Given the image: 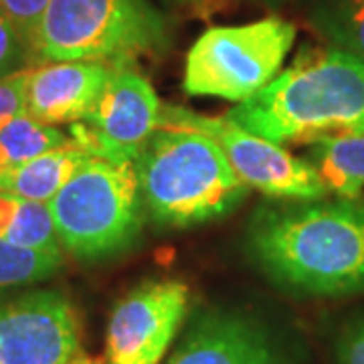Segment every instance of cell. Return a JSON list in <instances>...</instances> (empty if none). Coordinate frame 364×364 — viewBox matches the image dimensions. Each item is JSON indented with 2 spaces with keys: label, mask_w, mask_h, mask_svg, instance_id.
Here are the masks:
<instances>
[{
  "label": "cell",
  "mask_w": 364,
  "mask_h": 364,
  "mask_svg": "<svg viewBox=\"0 0 364 364\" xmlns=\"http://www.w3.org/2000/svg\"><path fill=\"white\" fill-rule=\"evenodd\" d=\"M69 142V132L43 124L28 114H21L0 130V170L25 164Z\"/></svg>",
  "instance_id": "e0dca14e"
},
{
  "label": "cell",
  "mask_w": 364,
  "mask_h": 364,
  "mask_svg": "<svg viewBox=\"0 0 364 364\" xmlns=\"http://www.w3.org/2000/svg\"><path fill=\"white\" fill-rule=\"evenodd\" d=\"M253 2L263 4V6H267V9H282V6L291 4V2H298V0H253Z\"/></svg>",
  "instance_id": "d4e9b609"
},
{
  "label": "cell",
  "mask_w": 364,
  "mask_h": 364,
  "mask_svg": "<svg viewBox=\"0 0 364 364\" xmlns=\"http://www.w3.org/2000/svg\"><path fill=\"white\" fill-rule=\"evenodd\" d=\"M158 126H182L210 136L223 148L235 174L267 198L310 200L328 196L306 158L294 156L284 146L243 130L225 116H205L182 105L162 104Z\"/></svg>",
  "instance_id": "ba28073f"
},
{
  "label": "cell",
  "mask_w": 364,
  "mask_h": 364,
  "mask_svg": "<svg viewBox=\"0 0 364 364\" xmlns=\"http://www.w3.org/2000/svg\"><path fill=\"white\" fill-rule=\"evenodd\" d=\"M162 364H308V350L272 312L243 301H210L191 310Z\"/></svg>",
  "instance_id": "52a82bcc"
},
{
  "label": "cell",
  "mask_w": 364,
  "mask_h": 364,
  "mask_svg": "<svg viewBox=\"0 0 364 364\" xmlns=\"http://www.w3.org/2000/svg\"><path fill=\"white\" fill-rule=\"evenodd\" d=\"M67 364H105V360L104 356L100 358V356H90L85 352H79L77 356H73Z\"/></svg>",
  "instance_id": "cb8c5ba5"
},
{
  "label": "cell",
  "mask_w": 364,
  "mask_h": 364,
  "mask_svg": "<svg viewBox=\"0 0 364 364\" xmlns=\"http://www.w3.org/2000/svg\"><path fill=\"white\" fill-rule=\"evenodd\" d=\"M0 241L47 253H63L49 207L4 191H0Z\"/></svg>",
  "instance_id": "9a60e30c"
},
{
  "label": "cell",
  "mask_w": 364,
  "mask_h": 364,
  "mask_svg": "<svg viewBox=\"0 0 364 364\" xmlns=\"http://www.w3.org/2000/svg\"><path fill=\"white\" fill-rule=\"evenodd\" d=\"M63 253L81 263L116 259L138 245L144 225L134 162L87 158L47 203Z\"/></svg>",
  "instance_id": "277c9868"
},
{
  "label": "cell",
  "mask_w": 364,
  "mask_h": 364,
  "mask_svg": "<svg viewBox=\"0 0 364 364\" xmlns=\"http://www.w3.org/2000/svg\"><path fill=\"white\" fill-rule=\"evenodd\" d=\"M134 168L146 217L160 229H193L225 219L251 193L219 144L182 126H158L134 158Z\"/></svg>",
  "instance_id": "3957f363"
},
{
  "label": "cell",
  "mask_w": 364,
  "mask_h": 364,
  "mask_svg": "<svg viewBox=\"0 0 364 364\" xmlns=\"http://www.w3.org/2000/svg\"><path fill=\"white\" fill-rule=\"evenodd\" d=\"M296 35V25L277 14L247 25L210 26L186 53L182 90L241 104L279 75Z\"/></svg>",
  "instance_id": "8992f818"
},
{
  "label": "cell",
  "mask_w": 364,
  "mask_h": 364,
  "mask_svg": "<svg viewBox=\"0 0 364 364\" xmlns=\"http://www.w3.org/2000/svg\"><path fill=\"white\" fill-rule=\"evenodd\" d=\"M249 263L296 298L364 294V195L267 198L243 231Z\"/></svg>",
  "instance_id": "6da1fadb"
},
{
  "label": "cell",
  "mask_w": 364,
  "mask_h": 364,
  "mask_svg": "<svg viewBox=\"0 0 364 364\" xmlns=\"http://www.w3.org/2000/svg\"><path fill=\"white\" fill-rule=\"evenodd\" d=\"M87 158H91L90 152L71 138L65 146L49 150L25 164L0 170V191L47 205Z\"/></svg>",
  "instance_id": "4fadbf2b"
},
{
  "label": "cell",
  "mask_w": 364,
  "mask_h": 364,
  "mask_svg": "<svg viewBox=\"0 0 364 364\" xmlns=\"http://www.w3.org/2000/svg\"><path fill=\"white\" fill-rule=\"evenodd\" d=\"M324 184L326 193L334 196L364 195V134L338 132L312 140L306 158Z\"/></svg>",
  "instance_id": "5bb4252c"
},
{
  "label": "cell",
  "mask_w": 364,
  "mask_h": 364,
  "mask_svg": "<svg viewBox=\"0 0 364 364\" xmlns=\"http://www.w3.org/2000/svg\"><path fill=\"white\" fill-rule=\"evenodd\" d=\"M191 314V287L174 277L144 279L117 299L105 326V364H162Z\"/></svg>",
  "instance_id": "9c48e42d"
},
{
  "label": "cell",
  "mask_w": 364,
  "mask_h": 364,
  "mask_svg": "<svg viewBox=\"0 0 364 364\" xmlns=\"http://www.w3.org/2000/svg\"><path fill=\"white\" fill-rule=\"evenodd\" d=\"M47 4H49V0H0V9L18 28L23 39L28 43L31 51H33V43H35L37 28H39L41 16L45 13Z\"/></svg>",
  "instance_id": "44dd1931"
},
{
  "label": "cell",
  "mask_w": 364,
  "mask_h": 364,
  "mask_svg": "<svg viewBox=\"0 0 364 364\" xmlns=\"http://www.w3.org/2000/svg\"><path fill=\"white\" fill-rule=\"evenodd\" d=\"M65 253H47L0 241V298L13 296L55 277Z\"/></svg>",
  "instance_id": "ac0fdd59"
},
{
  "label": "cell",
  "mask_w": 364,
  "mask_h": 364,
  "mask_svg": "<svg viewBox=\"0 0 364 364\" xmlns=\"http://www.w3.org/2000/svg\"><path fill=\"white\" fill-rule=\"evenodd\" d=\"M28 71L14 73L11 77L0 79V130L11 124L14 117L26 114V79Z\"/></svg>",
  "instance_id": "7402d4cb"
},
{
  "label": "cell",
  "mask_w": 364,
  "mask_h": 364,
  "mask_svg": "<svg viewBox=\"0 0 364 364\" xmlns=\"http://www.w3.org/2000/svg\"><path fill=\"white\" fill-rule=\"evenodd\" d=\"M116 67L105 61H59L31 67L26 114L49 126L83 122Z\"/></svg>",
  "instance_id": "7c38bea8"
},
{
  "label": "cell",
  "mask_w": 364,
  "mask_h": 364,
  "mask_svg": "<svg viewBox=\"0 0 364 364\" xmlns=\"http://www.w3.org/2000/svg\"><path fill=\"white\" fill-rule=\"evenodd\" d=\"M168 9L184 11L196 16H207V14L219 11L227 0H162Z\"/></svg>",
  "instance_id": "603a6c76"
},
{
  "label": "cell",
  "mask_w": 364,
  "mask_h": 364,
  "mask_svg": "<svg viewBox=\"0 0 364 364\" xmlns=\"http://www.w3.org/2000/svg\"><path fill=\"white\" fill-rule=\"evenodd\" d=\"M308 23L328 47L364 61V0H310Z\"/></svg>",
  "instance_id": "2e32d148"
},
{
  "label": "cell",
  "mask_w": 364,
  "mask_h": 364,
  "mask_svg": "<svg viewBox=\"0 0 364 364\" xmlns=\"http://www.w3.org/2000/svg\"><path fill=\"white\" fill-rule=\"evenodd\" d=\"M35 67L33 51L13 21L0 9V79Z\"/></svg>",
  "instance_id": "d6986e66"
},
{
  "label": "cell",
  "mask_w": 364,
  "mask_h": 364,
  "mask_svg": "<svg viewBox=\"0 0 364 364\" xmlns=\"http://www.w3.org/2000/svg\"><path fill=\"white\" fill-rule=\"evenodd\" d=\"M81 352V318L61 289L0 298V364H67Z\"/></svg>",
  "instance_id": "30bf717a"
},
{
  "label": "cell",
  "mask_w": 364,
  "mask_h": 364,
  "mask_svg": "<svg viewBox=\"0 0 364 364\" xmlns=\"http://www.w3.org/2000/svg\"><path fill=\"white\" fill-rule=\"evenodd\" d=\"M160 105L152 83L136 67L117 65L87 117L69 126V136L91 156L134 162L158 128Z\"/></svg>",
  "instance_id": "8fae6325"
},
{
  "label": "cell",
  "mask_w": 364,
  "mask_h": 364,
  "mask_svg": "<svg viewBox=\"0 0 364 364\" xmlns=\"http://www.w3.org/2000/svg\"><path fill=\"white\" fill-rule=\"evenodd\" d=\"M225 117L279 146L338 132L364 134V61L334 47L301 49L269 85Z\"/></svg>",
  "instance_id": "7a4b0ae2"
},
{
  "label": "cell",
  "mask_w": 364,
  "mask_h": 364,
  "mask_svg": "<svg viewBox=\"0 0 364 364\" xmlns=\"http://www.w3.org/2000/svg\"><path fill=\"white\" fill-rule=\"evenodd\" d=\"M170 47V23L150 0H49L33 43L35 65H136Z\"/></svg>",
  "instance_id": "5b68a950"
},
{
  "label": "cell",
  "mask_w": 364,
  "mask_h": 364,
  "mask_svg": "<svg viewBox=\"0 0 364 364\" xmlns=\"http://www.w3.org/2000/svg\"><path fill=\"white\" fill-rule=\"evenodd\" d=\"M334 364H364V306L352 312L334 336Z\"/></svg>",
  "instance_id": "ffe728a7"
}]
</instances>
